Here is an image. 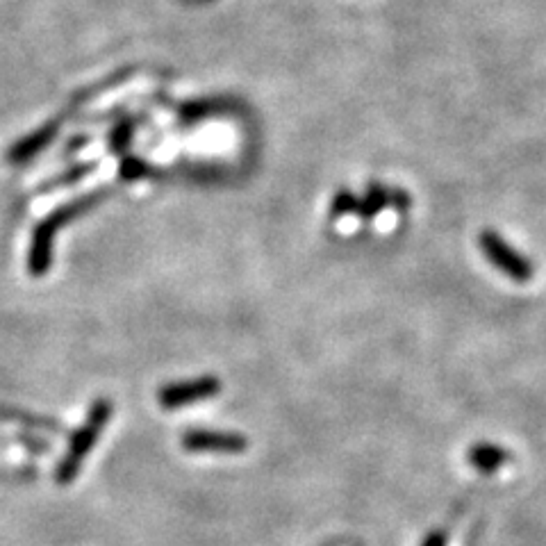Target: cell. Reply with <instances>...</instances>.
<instances>
[{
    "mask_svg": "<svg viewBox=\"0 0 546 546\" xmlns=\"http://www.w3.org/2000/svg\"><path fill=\"white\" fill-rule=\"evenodd\" d=\"M103 196V192L96 194H87L78 198V201H71L57 208L55 212L48 214V217L39 223L32 233V242H30V253H28V269L35 278H41L44 273L51 269V255H53V237L57 230L66 226L73 217H78L85 210H89L98 198Z\"/></svg>",
    "mask_w": 546,
    "mask_h": 546,
    "instance_id": "1",
    "label": "cell"
},
{
    "mask_svg": "<svg viewBox=\"0 0 546 546\" xmlns=\"http://www.w3.org/2000/svg\"><path fill=\"white\" fill-rule=\"evenodd\" d=\"M110 417H112V403L110 401L98 399L94 405H91L85 426H82L78 433L73 435L69 449H66V455L62 458L60 467H57V474H55L57 483L69 485L73 478L78 476L82 460L87 458V453L91 451V446L96 444L98 435H101V430L105 428L107 421H110Z\"/></svg>",
    "mask_w": 546,
    "mask_h": 546,
    "instance_id": "2",
    "label": "cell"
},
{
    "mask_svg": "<svg viewBox=\"0 0 546 546\" xmlns=\"http://www.w3.org/2000/svg\"><path fill=\"white\" fill-rule=\"evenodd\" d=\"M481 248L494 267H499L508 278L517 280V283H528L533 278V264L512 248L510 244L503 242L501 235L485 230L481 235Z\"/></svg>",
    "mask_w": 546,
    "mask_h": 546,
    "instance_id": "3",
    "label": "cell"
},
{
    "mask_svg": "<svg viewBox=\"0 0 546 546\" xmlns=\"http://www.w3.org/2000/svg\"><path fill=\"white\" fill-rule=\"evenodd\" d=\"M219 392H221L219 380L212 376H205V378L189 380V383H176V385L162 387V390L157 392V401H160L162 408L176 410L198 401L212 399V396H217Z\"/></svg>",
    "mask_w": 546,
    "mask_h": 546,
    "instance_id": "4",
    "label": "cell"
},
{
    "mask_svg": "<svg viewBox=\"0 0 546 546\" xmlns=\"http://www.w3.org/2000/svg\"><path fill=\"white\" fill-rule=\"evenodd\" d=\"M182 446L187 451H219V453H242L248 442L239 433H221V430H189L182 435Z\"/></svg>",
    "mask_w": 546,
    "mask_h": 546,
    "instance_id": "5",
    "label": "cell"
},
{
    "mask_svg": "<svg viewBox=\"0 0 546 546\" xmlns=\"http://www.w3.org/2000/svg\"><path fill=\"white\" fill-rule=\"evenodd\" d=\"M57 130H60V128H57V123H48V126H44L37 132H32V135H28L26 139H21L19 144L12 146L10 155H7V157H10V162L23 164V162L32 160V157L39 155L48 144L53 142V139L57 137Z\"/></svg>",
    "mask_w": 546,
    "mask_h": 546,
    "instance_id": "6",
    "label": "cell"
},
{
    "mask_svg": "<svg viewBox=\"0 0 546 546\" xmlns=\"http://www.w3.org/2000/svg\"><path fill=\"white\" fill-rule=\"evenodd\" d=\"M385 205H396V208H408V194L392 192V189L371 185L367 196H364L362 201L358 203V212H360V217L369 219V217H374L376 212L383 210Z\"/></svg>",
    "mask_w": 546,
    "mask_h": 546,
    "instance_id": "7",
    "label": "cell"
},
{
    "mask_svg": "<svg viewBox=\"0 0 546 546\" xmlns=\"http://www.w3.org/2000/svg\"><path fill=\"white\" fill-rule=\"evenodd\" d=\"M469 462L483 474H494L496 469L508 462V453L501 446L494 444H478L469 451Z\"/></svg>",
    "mask_w": 546,
    "mask_h": 546,
    "instance_id": "8",
    "label": "cell"
},
{
    "mask_svg": "<svg viewBox=\"0 0 546 546\" xmlns=\"http://www.w3.org/2000/svg\"><path fill=\"white\" fill-rule=\"evenodd\" d=\"M219 112H221V101H196L182 107L180 117L187 121H196V119L212 117V114H219Z\"/></svg>",
    "mask_w": 546,
    "mask_h": 546,
    "instance_id": "9",
    "label": "cell"
},
{
    "mask_svg": "<svg viewBox=\"0 0 546 546\" xmlns=\"http://www.w3.org/2000/svg\"><path fill=\"white\" fill-rule=\"evenodd\" d=\"M94 167H96V164H94V162H82V164H80V167H73V169H69V171H66L62 178H57V180H53V182H51V187H66V185H76V182H78V180H82V178H85L89 171H94Z\"/></svg>",
    "mask_w": 546,
    "mask_h": 546,
    "instance_id": "10",
    "label": "cell"
},
{
    "mask_svg": "<svg viewBox=\"0 0 546 546\" xmlns=\"http://www.w3.org/2000/svg\"><path fill=\"white\" fill-rule=\"evenodd\" d=\"M358 203L360 201L351 192H339L333 201V214L335 217H342V214L358 212Z\"/></svg>",
    "mask_w": 546,
    "mask_h": 546,
    "instance_id": "11",
    "label": "cell"
},
{
    "mask_svg": "<svg viewBox=\"0 0 546 546\" xmlns=\"http://www.w3.org/2000/svg\"><path fill=\"white\" fill-rule=\"evenodd\" d=\"M146 171H148V169H146V164H144V162H139V160H135V157H126V160H123V164H121V176H123V178H128V180L144 176Z\"/></svg>",
    "mask_w": 546,
    "mask_h": 546,
    "instance_id": "12",
    "label": "cell"
},
{
    "mask_svg": "<svg viewBox=\"0 0 546 546\" xmlns=\"http://www.w3.org/2000/svg\"><path fill=\"white\" fill-rule=\"evenodd\" d=\"M132 135V126L130 123H121V126L114 130V135H112V146H114V151H123V148L128 146V139Z\"/></svg>",
    "mask_w": 546,
    "mask_h": 546,
    "instance_id": "13",
    "label": "cell"
},
{
    "mask_svg": "<svg viewBox=\"0 0 546 546\" xmlns=\"http://www.w3.org/2000/svg\"><path fill=\"white\" fill-rule=\"evenodd\" d=\"M424 546H446V533H442V531L430 533V535L426 537Z\"/></svg>",
    "mask_w": 546,
    "mask_h": 546,
    "instance_id": "14",
    "label": "cell"
}]
</instances>
